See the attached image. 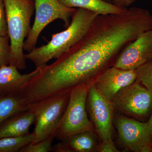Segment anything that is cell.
<instances>
[{
	"label": "cell",
	"instance_id": "cell-1",
	"mask_svg": "<svg viewBox=\"0 0 152 152\" xmlns=\"http://www.w3.org/2000/svg\"><path fill=\"white\" fill-rule=\"evenodd\" d=\"M98 15L88 10L76 9L66 29L52 35L50 40L46 45L36 47L25 54V59L32 62L36 69L45 66L49 61L57 59L81 39Z\"/></svg>",
	"mask_w": 152,
	"mask_h": 152
},
{
	"label": "cell",
	"instance_id": "cell-2",
	"mask_svg": "<svg viewBox=\"0 0 152 152\" xmlns=\"http://www.w3.org/2000/svg\"><path fill=\"white\" fill-rule=\"evenodd\" d=\"M11 53L9 65L19 70L26 68L24 44L31 30L34 0H4Z\"/></svg>",
	"mask_w": 152,
	"mask_h": 152
},
{
	"label": "cell",
	"instance_id": "cell-3",
	"mask_svg": "<svg viewBox=\"0 0 152 152\" xmlns=\"http://www.w3.org/2000/svg\"><path fill=\"white\" fill-rule=\"evenodd\" d=\"M88 87L82 84L71 90L65 111L55 132L57 140H62L81 132L95 131L86 106Z\"/></svg>",
	"mask_w": 152,
	"mask_h": 152
},
{
	"label": "cell",
	"instance_id": "cell-4",
	"mask_svg": "<svg viewBox=\"0 0 152 152\" xmlns=\"http://www.w3.org/2000/svg\"><path fill=\"white\" fill-rule=\"evenodd\" d=\"M69 94L58 95L29 104V110L35 115L32 134L36 143L56 132L67 105Z\"/></svg>",
	"mask_w": 152,
	"mask_h": 152
},
{
	"label": "cell",
	"instance_id": "cell-5",
	"mask_svg": "<svg viewBox=\"0 0 152 152\" xmlns=\"http://www.w3.org/2000/svg\"><path fill=\"white\" fill-rule=\"evenodd\" d=\"M34 21L24 44V50L27 52L35 48L43 30L55 20H62L67 27L77 9L66 7L58 0H34Z\"/></svg>",
	"mask_w": 152,
	"mask_h": 152
},
{
	"label": "cell",
	"instance_id": "cell-6",
	"mask_svg": "<svg viewBox=\"0 0 152 152\" xmlns=\"http://www.w3.org/2000/svg\"><path fill=\"white\" fill-rule=\"evenodd\" d=\"M86 106L90 119L101 142L114 143L113 108L111 102L100 94L94 83L89 86Z\"/></svg>",
	"mask_w": 152,
	"mask_h": 152
},
{
	"label": "cell",
	"instance_id": "cell-7",
	"mask_svg": "<svg viewBox=\"0 0 152 152\" xmlns=\"http://www.w3.org/2000/svg\"><path fill=\"white\" fill-rule=\"evenodd\" d=\"M111 102L114 110L144 118L152 109V91L136 80L119 92Z\"/></svg>",
	"mask_w": 152,
	"mask_h": 152
},
{
	"label": "cell",
	"instance_id": "cell-8",
	"mask_svg": "<svg viewBox=\"0 0 152 152\" xmlns=\"http://www.w3.org/2000/svg\"><path fill=\"white\" fill-rule=\"evenodd\" d=\"M115 126L119 141L126 150L141 152L145 146L152 145V134L146 123L118 116Z\"/></svg>",
	"mask_w": 152,
	"mask_h": 152
},
{
	"label": "cell",
	"instance_id": "cell-9",
	"mask_svg": "<svg viewBox=\"0 0 152 152\" xmlns=\"http://www.w3.org/2000/svg\"><path fill=\"white\" fill-rule=\"evenodd\" d=\"M152 59V29L128 45L121 52L114 66L125 70H136Z\"/></svg>",
	"mask_w": 152,
	"mask_h": 152
},
{
	"label": "cell",
	"instance_id": "cell-10",
	"mask_svg": "<svg viewBox=\"0 0 152 152\" xmlns=\"http://www.w3.org/2000/svg\"><path fill=\"white\" fill-rule=\"evenodd\" d=\"M137 78L136 70H125L113 66L98 76L93 83L101 94L111 102L119 92L134 83Z\"/></svg>",
	"mask_w": 152,
	"mask_h": 152
},
{
	"label": "cell",
	"instance_id": "cell-11",
	"mask_svg": "<svg viewBox=\"0 0 152 152\" xmlns=\"http://www.w3.org/2000/svg\"><path fill=\"white\" fill-rule=\"evenodd\" d=\"M95 131L77 133L53 145L52 151L55 152H96L99 143Z\"/></svg>",
	"mask_w": 152,
	"mask_h": 152
},
{
	"label": "cell",
	"instance_id": "cell-12",
	"mask_svg": "<svg viewBox=\"0 0 152 152\" xmlns=\"http://www.w3.org/2000/svg\"><path fill=\"white\" fill-rule=\"evenodd\" d=\"M41 69L29 73L21 74L15 66L8 65L0 68V95L20 92L22 86Z\"/></svg>",
	"mask_w": 152,
	"mask_h": 152
},
{
	"label": "cell",
	"instance_id": "cell-13",
	"mask_svg": "<svg viewBox=\"0 0 152 152\" xmlns=\"http://www.w3.org/2000/svg\"><path fill=\"white\" fill-rule=\"evenodd\" d=\"M34 119V114L29 109L11 117L0 125V139L30 134V128Z\"/></svg>",
	"mask_w": 152,
	"mask_h": 152
},
{
	"label": "cell",
	"instance_id": "cell-14",
	"mask_svg": "<svg viewBox=\"0 0 152 152\" xmlns=\"http://www.w3.org/2000/svg\"><path fill=\"white\" fill-rule=\"evenodd\" d=\"M64 5L73 8H81L91 11L98 15L121 14L127 8H123L104 0H58Z\"/></svg>",
	"mask_w": 152,
	"mask_h": 152
},
{
	"label": "cell",
	"instance_id": "cell-15",
	"mask_svg": "<svg viewBox=\"0 0 152 152\" xmlns=\"http://www.w3.org/2000/svg\"><path fill=\"white\" fill-rule=\"evenodd\" d=\"M29 106L20 92L0 95V125L13 116L28 110Z\"/></svg>",
	"mask_w": 152,
	"mask_h": 152
},
{
	"label": "cell",
	"instance_id": "cell-16",
	"mask_svg": "<svg viewBox=\"0 0 152 152\" xmlns=\"http://www.w3.org/2000/svg\"><path fill=\"white\" fill-rule=\"evenodd\" d=\"M34 140L32 133L20 137L0 139V152H19L22 148L32 143Z\"/></svg>",
	"mask_w": 152,
	"mask_h": 152
},
{
	"label": "cell",
	"instance_id": "cell-17",
	"mask_svg": "<svg viewBox=\"0 0 152 152\" xmlns=\"http://www.w3.org/2000/svg\"><path fill=\"white\" fill-rule=\"evenodd\" d=\"M56 139L55 133L46 139L36 143H31L22 148L19 152H48L52 151L53 143Z\"/></svg>",
	"mask_w": 152,
	"mask_h": 152
},
{
	"label": "cell",
	"instance_id": "cell-18",
	"mask_svg": "<svg viewBox=\"0 0 152 152\" xmlns=\"http://www.w3.org/2000/svg\"><path fill=\"white\" fill-rule=\"evenodd\" d=\"M137 81L152 91V59L137 69Z\"/></svg>",
	"mask_w": 152,
	"mask_h": 152
},
{
	"label": "cell",
	"instance_id": "cell-19",
	"mask_svg": "<svg viewBox=\"0 0 152 152\" xmlns=\"http://www.w3.org/2000/svg\"><path fill=\"white\" fill-rule=\"evenodd\" d=\"M11 48L8 35L0 36V68L10 64Z\"/></svg>",
	"mask_w": 152,
	"mask_h": 152
},
{
	"label": "cell",
	"instance_id": "cell-20",
	"mask_svg": "<svg viewBox=\"0 0 152 152\" xmlns=\"http://www.w3.org/2000/svg\"><path fill=\"white\" fill-rule=\"evenodd\" d=\"M8 35L7 15L4 0H0V36Z\"/></svg>",
	"mask_w": 152,
	"mask_h": 152
},
{
	"label": "cell",
	"instance_id": "cell-21",
	"mask_svg": "<svg viewBox=\"0 0 152 152\" xmlns=\"http://www.w3.org/2000/svg\"><path fill=\"white\" fill-rule=\"evenodd\" d=\"M96 152H118L119 151L117 148L114 143H110L101 142L97 147Z\"/></svg>",
	"mask_w": 152,
	"mask_h": 152
},
{
	"label": "cell",
	"instance_id": "cell-22",
	"mask_svg": "<svg viewBox=\"0 0 152 152\" xmlns=\"http://www.w3.org/2000/svg\"><path fill=\"white\" fill-rule=\"evenodd\" d=\"M137 0H112V3L115 5L123 8H127Z\"/></svg>",
	"mask_w": 152,
	"mask_h": 152
},
{
	"label": "cell",
	"instance_id": "cell-23",
	"mask_svg": "<svg viewBox=\"0 0 152 152\" xmlns=\"http://www.w3.org/2000/svg\"><path fill=\"white\" fill-rule=\"evenodd\" d=\"M146 123L147 125H148V127L150 131H151V133L152 134V113L149 120Z\"/></svg>",
	"mask_w": 152,
	"mask_h": 152
},
{
	"label": "cell",
	"instance_id": "cell-24",
	"mask_svg": "<svg viewBox=\"0 0 152 152\" xmlns=\"http://www.w3.org/2000/svg\"><path fill=\"white\" fill-rule=\"evenodd\" d=\"M104 1L112 3V0H104Z\"/></svg>",
	"mask_w": 152,
	"mask_h": 152
},
{
	"label": "cell",
	"instance_id": "cell-25",
	"mask_svg": "<svg viewBox=\"0 0 152 152\" xmlns=\"http://www.w3.org/2000/svg\"><path fill=\"white\" fill-rule=\"evenodd\" d=\"M151 146H152V144Z\"/></svg>",
	"mask_w": 152,
	"mask_h": 152
}]
</instances>
